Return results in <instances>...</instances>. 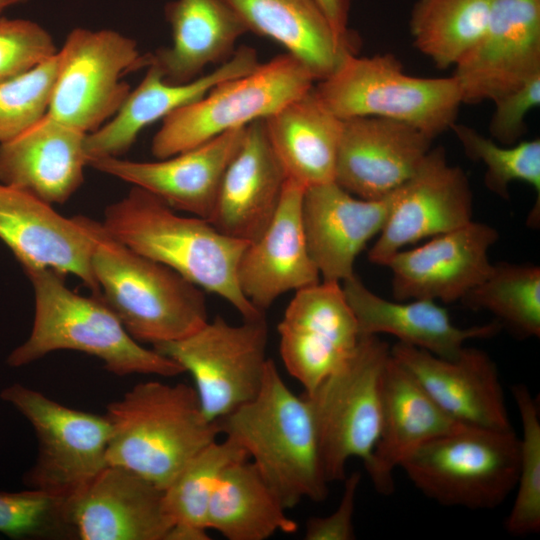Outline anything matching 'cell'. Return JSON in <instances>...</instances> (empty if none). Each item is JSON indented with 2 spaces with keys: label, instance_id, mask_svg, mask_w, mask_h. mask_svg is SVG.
I'll list each match as a JSON object with an SVG mask.
<instances>
[{
  "label": "cell",
  "instance_id": "1",
  "mask_svg": "<svg viewBox=\"0 0 540 540\" xmlns=\"http://www.w3.org/2000/svg\"><path fill=\"white\" fill-rule=\"evenodd\" d=\"M175 211L133 186L106 207L102 225L127 247L223 298L244 320L264 316L244 296L237 280L238 263L249 242L225 235L206 219Z\"/></svg>",
  "mask_w": 540,
  "mask_h": 540
},
{
  "label": "cell",
  "instance_id": "2",
  "mask_svg": "<svg viewBox=\"0 0 540 540\" xmlns=\"http://www.w3.org/2000/svg\"><path fill=\"white\" fill-rule=\"evenodd\" d=\"M220 433L252 459L286 509L328 496L310 403L284 382L269 359L257 395L218 420Z\"/></svg>",
  "mask_w": 540,
  "mask_h": 540
},
{
  "label": "cell",
  "instance_id": "3",
  "mask_svg": "<svg viewBox=\"0 0 540 540\" xmlns=\"http://www.w3.org/2000/svg\"><path fill=\"white\" fill-rule=\"evenodd\" d=\"M104 415L110 425L107 464L163 491L220 434L218 421L205 417L195 388L185 383L140 382Z\"/></svg>",
  "mask_w": 540,
  "mask_h": 540
},
{
  "label": "cell",
  "instance_id": "4",
  "mask_svg": "<svg viewBox=\"0 0 540 540\" xmlns=\"http://www.w3.org/2000/svg\"><path fill=\"white\" fill-rule=\"evenodd\" d=\"M26 274L34 290V320L28 339L9 355L10 366H24L55 351L73 350L100 359L105 369L117 376L174 377L184 372L174 360L131 337L100 293L80 295L66 286L65 274L52 269Z\"/></svg>",
  "mask_w": 540,
  "mask_h": 540
},
{
  "label": "cell",
  "instance_id": "5",
  "mask_svg": "<svg viewBox=\"0 0 540 540\" xmlns=\"http://www.w3.org/2000/svg\"><path fill=\"white\" fill-rule=\"evenodd\" d=\"M94 237L91 266L100 295L138 342L175 341L208 319L202 289L168 266L112 237L90 218Z\"/></svg>",
  "mask_w": 540,
  "mask_h": 540
},
{
  "label": "cell",
  "instance_id": "6",
  "mask_svg": "<svg viewBox=\"0 0 540 540\" xmlns=\"http://www.w3.org/2000/svg\"><path fill=\"white\" fill-rule=\"evenodd\" d=\"M322 104L341 120L374 116L414 126L435 138L456 123L462 98L456 79L406 74L391 54L345 53L335 70L314 84Z\"/></svg>",
  "mask_w": 540,
  "mask_h": 540
},
{
  "label": "cell",
  "instance_id": "7",
  "mask_svg": "<svg viewBox=\"0 0 540 540\" xmlns=\"http://www.w3.org/2000/svg\"><path fill=\"white\" fill-rule=\"evenodd\" d=\"M520 441L513 429L463 425L401 464L413 485L444 506L494 509L515 489Z\"/></svg>",
  "mask_w": 540,
  "mask_h": 540
},
{
  "label": "cell",
  "instance_id": "8",
  "mask_svg": "<svg viewBox=\"0 0 540 540\" xmlns=\"http://www.w3.org/2000/svg\"><path fill=\"white\" fill-rule=\"evenodd\" d=\"M391 347L379 335H361L352 354L308 399L327 481H342L351 458L365 465L382 421V384Z\"/></svg>",
  "mask_w": 540,
  "mask_h": 540
},
{
  "label": "cell",
  "instance_id": "9",
  "mask_svg": "<svg viewBox=\"0 0 540 540\" xmlns=\"http://www.w3.org/2000/svg\"><path fill=\"white\" fill-rule=\"evenodd\" d=\"M315 82L297 58L287 52L279 54L167 115L152 138L151 152L164 159L265 119L310 91Z\"/></svg>",
  "mask_w": 540,
  "mask_h": 540
},
{
  "label": "cell",
  "instance_id": "10",
  "mask_svg": "<svg viewBox=\"0 0 540 540\" xmlns=\"http://www.w3.org/2000/svg\"><path fill=\"white\" fill-rule=\"evenodd\" d=\"M264 316L228 323L217 316L175 341L153 345L189 372L205 417L218 421L252 400L262 385L268 358Z\"/></svg>",
  "mask_w": 540,
  "mask_h": 540
},
{
  "label": "cell",
  "instance_id": "11",
  "mask_svg": "<svg viewBox=\"0 0 540 540\" xmlns=\"http://www.w3.org/2000/svg\"><path fill=\"white\" fill-rule=\"evenodd\" d=\"M34 429L38 452L24 482L68 500L108 464L110 425L106 416L64 406L21 384L1 392Z\"/></svg>",
  "mask_w": 540,
  "mask_h": 540
},
{
  "label": "cell",
  "instance_id": "12",
  "mask_svg": "<svg viewBox=\"0 0 540 540\" xmlns=\"http://www.w3.org/2000/svg\"><path fill=\"white\" fill-rule=\"evenodd\" d=\"M47 114L85 134L118 111L131 88L124 74L141 68L137 42L111 29L74 28L57 52Z\"/></svg>",
  "mask_w": 540,
  "mask_h": 540
},
{
  "label": "cell",
  "instance_id": "13",
  "mask_svg": "<svg viewBox=\"0 0 540 540\" xmlns=\"http://www.w3.org/2000/svg\"><path fill=\"white\" fill-rule=\"evenodd\" d=\"M472 216L466 173L448 163L443 147L431 148L415 173L392 192L388 218L368 259L385 266L404 246L460 228Z\"/></svg>",
  "mask_w": 540,
  "mask_h": 540
},
{
  "label": "cell",
  "instance_id": "14",
  "mask_svg": "<svg viewBox=\"0 0 540 540\" xmlns=\"http://www.w3.org/2000/svg\"><path fill=\"white\" fill-rule=\"evenodd\" d=\"M282 363L310 394L356 348L360 333L342 283L295 291L277 327Z\"/></svg>",
  "mask_w": 540,
  "mask_h": 540
},
{
  "label": "cell",
  "instance_id": "15",
  "mask_svg": "<svg viewBox=\"0 0 540 540\" xmlns=\"http://www.w3.org/2000/svg\"><path fill=\"white\" fill-rule=\"evenodd\" d=\"M454 67L467 104L493 102L540 74V0H491L483 34Z\"/></svg>",
  "mask_w": 540,
  "mask_h": 540
},
{
  "label": "cell",
  "instance_id": "16",
  "mask_svg": "<svg viewBox=\"0 0 540 540\" xmlns=\"http://www.w3.org/2000/svg\"><path fill=\"white\" fill-rule=\"evenodd\" d=\"M0 239L25 272L52 269L77 276L100 293L91 260L94 237L90 218H67L34 195L0 182Z\"/></svg>",
  "mask_w": 540,
  "mask_h": 540
},
{
  "label": "cell",
  "instance_id": "17",
  "mask_svg": "<svg viewBox=\"0 0 540 540\" xmlns=\"http://www.w3.org/2000/svg\"><path fill=\"white\" fill-rule=\"evenodd\" d=\"M498 238L494 227L472 220L419 247L396 252L385 265L392 273L393 297L462 300L491 271L488 253Z\"/></svg>",
  "mask_w": 540,
  "mask_h": 540
},
{
  "label": "cell",
  "instance_id": "18",
  "mask_svg": "<svg viewBox=\"0 0 540 540\" xmlns=\"http://www.w3.org/2000/svg\"><path fill=\"white\" fill-rule=\"evenodd\" d=\"M432 141L418 128L396 120L344 119L334 181L359 198H383L415 173Z\"/></svg>",
  "mask_w": 540,
  "mask_h": 540
},
{
  "label": "cell",
  "instance_id": "19",
  "mask_svg": "<svg viewBox=\"0 0 540 540\" xmlns=\"http://www.w3.org/2000/svg\"><path fill=\"white\" fill-rule=\"evenodd\" d=\"M390 352L458 423L512 429L497 366L485 351L464 346L458 356L446 359L398 342Z\"/></svg>",
  "mask_w": 540,
  "mask_h": 540
},
{
  "label": "cell",
  "instance_id": "20",
  "mask_svg": "<svg viewBox=\"0 0 540 540\" xmlns=\"http://www.w3.org/2000/svg\"><path fill=\"white\" fill-rule=\"evenodd\" d=\"M163 493L134 472L107 465L66 500V519L82 540H166L173 521Z\"/></svg>",
  "mask_w": 540,
  "mask_h": 540
},
{
  "label": "cell",
  "instance_id": "21",
  "mask_svg": "<svg viewBox=\"0 0 540 540\" xmlns=\"http://www.w3.org/2000/svg\"><path fill=\"white\" fill-rule=\"evenodd\" d=\"M245 127L154 162L102 157L89 160L88 166L151 193L174 210L207 220L223 174L242 143Z\"/></svg>",
  "mask_w": 540,
  "mask_h": 540
},
{
  "label": "cell",
  "instance_id": "22",
  "mask_svg": "<svg viewBox=\"0 0 540 540\" xmlns=\"http://www.w3.org/2000/svg\"><path fill=\"white\" fill-rule=\"evenodd\" d=\"M392 192L380 199H363L335 181L304 190L307 246L323 281L342 283L354 275L357 256L388 218Z\"/></svg>",
  "mask_w": 540,
  "mask_h": 540
},
{
  "label": "cell",
  "instance_id": "23",
  "mask_svg": "<svg viewBox=\"0 0 540 540\" xmlns=\"http://www.w3.org/2000/svg\"><path fill=\"white\" fill-rule=\"evenodd\" d=\"M304 190L286 180L275 215L264 232L247 244L239 260V287L262 313L283 294L320 282L302 221Z\"/></svg>",
  "mask_w": 540,
  "mask_h": 540
},
{
  "label": "cell",
  "instance_id": "24",
  "mask_svg": "<svg viewBox=\"0 0 540 540\" xmlns=\"http://www.w3.org/2000/svg\"><path fill=\"white\" fill-rule=\"evenodd\" d=\"M287 178L269 142L264 119L245 127L207 219L227 236L252 242L269 225Z\"/></svg>",
  "mask_w": 540,
  "mask_h": 540
},
{
  "label": "cell",
  "instance_id": "25",
  "mask_svg": "<svg viewBox=\"0 0 540 540\" xmlns=\"http://www.w3.org/2000/svg\"><path fill=\"white\" fill-rule=\"evenodd\" d=\"M259 64L254 48L240 46L230 59L211 72L184 84L164 80L153 65L138 86L105 124L85 137L88 161L102 157H121L135 143L139 133L148 125L164 119L181 106L205 96L219 83L244 75Z\"/></svg>",
  "mask_w": 540,
  "mask_h": 540
},
{
  "label": "cell",
  "instance_id": "26",
  "mask_svg": "<svg viewBox=\"0 0 540 540\" xmlns=\"http://www.w3.org/2000/svg\"><path fill=\"white\" fill-rule=\"evenodd\" d=\"M463 426L446 414L390 352L382 384L380 435L364 465L375 490L390 495L394 471L427 442Z\"/></svg>",
  "mask_w": 540,
  "mask_h": 540
},
{
  "label": "cell",
  "instance_id": "27",
  "mask_svg": "<svg viewBox=\"0 0 540 540\" xmlns=\"http://www.w3.org/2000/svg\"><path fill=\"white\" fill-rule=\"evenodd\" d=\"M86 135L46 113L0 144V182L49 204L65 203L84 182Z\"/></svg>",
  "mask_w": 540,
  "mask_h": 540
},
{
  "label": "cell",
  "instance_id": "28",
  "mask_svg": "<svg viewBox=\"0 0 540 540\" xmlns=\"http://www.w3.org/2000/svg\"><path fill=\"white\" fill-rule=\"evenodd\" d=\"M361 335L389 334L406 345L453 359L466 341L497 334L499 322L468 328L453 324L446 308L429 299L390 301L371 290L355 274L342 282Z\"/></svg>",
  "mask_w": 540,
  "mask_h": 540
},
{
  "label": "cell",
  "instance_id": "29",
  "mask_svg": "<svg viewBox=\"0 0 540 540\" xmlns=\"http://www.w3.org/2000/svg\"><path fill=\"white\" fill-rule=\"evenodd\" d=\"M171 29L170 46L142 55V66L153 65L165 81L188 83L212 64H222L236 51L247 29L223 0H172L164 6Z\"/></svg>",
  "mask_w": 540,
  "mask_h": 540
},
{
  "label": "cell",
  "instance_id": "30",
  "mask_svg": "<svg viewBox=\"0 0 540 540\" xmlns=\"http://www.w3.org/2000/svg\"><path fill=\"white\" fill-rule=\"evenodd\" d=\"M248 32L277 42L317 81L328 77L342 56L355 52L356 36L339 35L316 0H223Z\"/></svg>",
  "mask_w": 540,
  "mask_h": 540
},
{
  "label": "cell",
  "instance_id": "31",
  "mask_svg": "<svg viewBox=\"0 0 540 540\" xmlns=\"http://www.w3.org/2000/svg\"><path fill=\"white\" fill-rule=\"evenodd\" d=\"M264 123L288 180L305 189L334 181L342 120L322 104L313 88Z\"/></svg>",
  "mask_w": 540,
  "mask_h": 540
},
{
  "label": "cell",
  "instance_id": "32",
  "mask_svg": "<svg viewBox=\"0 0 540 540\" xmlns=\"http://www.w3.org/2000/svg\"><path fill=\"white\" fill-rule=\"evenodd\" d=\"M249 458L230 465L211 498L206 525L228 540H265L294 533L297 523Z\"/></svg>",
  "mask_w": 540,
  "mask_h": 540
},
{
  "label": "cell",
  "instance_id": "33",
  "mask_svg": "<svg viewBox=\"0 0 540 540\" xmlns=\"http://www.w3.org/2000/svg\"><path fill=\"white\" fill-rule=\"evenodd\" d=\"M491 0H418L411 12L415 47L439 69L454 67L488 23Z\"/></svg>",
  "mask_w": 540,
  "mask_h": 540
},
{
  "label": "cell",
  "instance_id": "34",
  "mask_svg": "<svg viewBox=\"0 0 540 540\" xmlns=\"http://www.w3.org/2000/svg\"><path fill=\"white\" fill-rule=\"evenodd\" d=\"M471 309L492 313L501 326L521 337L540 336V268L493 264L487 277L461 300Z\"/></svg>",
  "mask_w": 540,
  "mask_h": 540
},
{
  "label": "cell",
  "instance_id": "35",
  "mask_svg": "<svg viewBox=\"0 0 540 540\" xmlns=\"http://www.w3.org/2000/svg\"><path fill=\"white\" fill-rule=\"evenodd\" d=\"M247 458V453L227 437L197 453L164 490V507L173 525L208 530V507L222 475L230 465Z\"/></svg>",
  "mask_w": 540,
  "mask_h": 540
},
{
  "label": "cell",
  "instance_id": "36",
  "mask_svg": "<svg viewBox=\"0 0 540 540\" xmlns=\"http://www.w3.org/2000/svg\"><path fill=\"white\" fill-rule=\"evenodd\" d=\"M522 425L516 495L505 520L512 536H527L540 530V417L536 400L525 385L512 387Z\"/></svg>",
  "mask_w": 540,
  "mask_h": 540
},
{
  "label": "cell",
  "instance_id": "37",
  "mask_svg": "<svg viewBox=\"0 0 540 540\" xmlns=\"http://www.w3.org/2000/svg\"><path fill=\"white\" fill-rule=\"evenodd\" d=\"M466 155L486 167V187L503 199H508V186L523 181L540 197V140L521 141L505 146L485 137L475 129L454 123L451 128Z\"/></svg>",
  "mask_w": 540,
  "mask_h": 540
},
{
  "label": "cell",
  "instance_id": "38",
  "mask_svg": "<svg viewBox=\"0 0 540 540\" xmlns=\"http://www.w3.org/2000/svg\"><path fill=\"white\" fill-rule=\"evenodd\" d=\"M58 69L57 53L34 68L0 83V144L46 115Z\"/></svg>",
  "mask_w": 540,
  "mask_h": 540
},
{
  "label": "cell",
  "instance_id": "39",
  "mask_svg": "<svg viewBox=\"0 0 540 540\" xmlns=\"http://www.w3.org/2000/svg\"><path fill=\"white\" fill-rule=\"evenodd\" d=\"M0 532L14 539L74 536L66 500L33 488L0 492Z\"/></svg>",
  "mask_w": 540,
  "mask_h": 540
},
{
  "label": "cell",
  "instance_id": "40",
  "mask_svg": "<svg viewBox=\"0 0 540 540\" xmlns=\"http://www.w3.org/2000/svg\"><path fill=\"white\" fill-rule=\"evenodd\" d=\"M57 52L53 37L38 23L0 17V83L34 68Z\"/></svg>",
  "mask_w": 540,
  "mask_h": 540
},
{
  "label": "cell",
  "instance_id": "41",
  "mask_svg": "<svg viewBox=\"0 0 540 540\" xmlns=\"http://www.w3.org/2000/svg\"><path fill=\"white\" fill-rule=\"evenodd\" d=\"M491 136L501 145L516 144L526 131L525 117L540 103V74L493 101Z\"/></svg>",
  "mask_w": 540,
  "mask_h": 540
},
{
  "label": "cell",
  "instance_id": "42",
  "mask_svg": "<svg viewBox=\"0 0 540 540\" xmlns=\"http://www.w3.org/2000/svg\"><path fill=\"white\" fill-rule=\"evenodd\" d=\"M343 481L344 490L338 507L327 516L309 518L305 526V540L355 539L354 512L361 474L355 471L346 475Z\"/></svg>",
  "mask_w": 540,
  "mask_h": 540
},
{
  "label": "cell",
  "instance_id": "43",
  "mask_svg": "<svg viewBox=\"0 0 540 540\" xmlns=\"http://www.w3.org/2000/svg\"><path fill=\"white\" fill-rule=\"evenodd\" d=\"M334 30L343 37L353 33L348 29L351 0H316Z\"/></svg>",
  "mask_w": 540,
  "mask_h": 540
},
{
  "label": "cell",
  "instance_id": "44",
  "mask_svg": "<svg viewBox=\"0 0 540 540\" xmlns=\"http://www.w3.org/2000/svg\"><path fill=\"white\" fill-rule=\"evenodd\" d=\"M27 1L28 0H0V15L8 7L18 5V4H23Z\"/></svg>",
  "mask_w": 540,
  "mask_h": 540
}]
</instances>
